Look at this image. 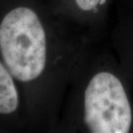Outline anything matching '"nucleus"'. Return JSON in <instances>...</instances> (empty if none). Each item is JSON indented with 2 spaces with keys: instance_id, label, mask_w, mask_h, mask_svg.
<instances>
[{
  "instance_id": "obj_3",
  "label": "nucleus",
  "mask_w": 133,
  "mask_h": 133,
  "mask_svg": "<svg viewBox=\"0 0 133 133\" xmlns=\"http://www.w3.org/2000/svg\"><path fill=\"white\" fill-rule=\"evenodd\" d=\"M11 75L0 62V114L12 113L18 107L19 98Z\"/></svg>"
},
{
  "instance_id": "obj_1",
  "label": "nucleus",
  "mask_w": 133,
  "mask_h": 133,
  "mask_svg": "<svg viewBox=\"0 0 133 133\" xmlns=\"http://www.w3.org/2000/svg\"><path fill=\"white\" fill-rule=\"evenodd\" d=\"M0 51L8 70L18 81H34L43 73L47 36L33 10L17 7L5 15L0 23Z\"/></svg>"
},
{
  "instance_id": "obj_4",
  "label": "nucleus",
  "mask_w": 133,
  "mask_h": 133,
  "mask_svg": "<svg viewBox=\"0 0 133 133\" xmlns=\"http://www.w3.org/2000/svg\"><path fill=\"white\" fill-rule=\"evenodd\" d=\"M76 5L82 11L91 12L97 10L99 6L102 5L105 0H74Z\"/></svg>"
},
{
  "instance_id": "obj_2",
  "label": "nucleus",
  "mask_w": 133,
  "mask_h": 133,
  "mask_svg": "<svg viewBox=\"0 0 133 133\" xmlns=\"http://www.w3.org/2000/svg\"><path fill=\"white\" fill-rule=\"evenodd\" d=\"M83 120L92 133H127L131 130V105L116 74L100 71L90 79L84 92Z\"/></svg>"
}]
</instances>
